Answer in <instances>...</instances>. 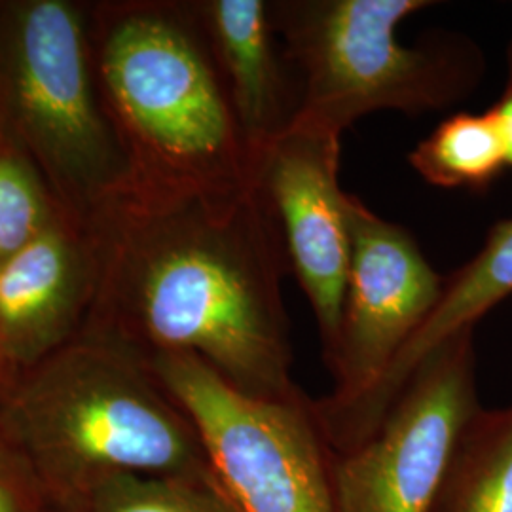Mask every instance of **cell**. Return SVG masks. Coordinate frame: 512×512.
Listing matches in <instances>:
<instances>
[{
    "instance_id": "cell-1",
    "label": "cell",
    "mask_w": 512,
    "mask_h": 512,
    "mask_svg": "<svg viewBox=\"0 0 512 512\" xmlns=\"http://www.w3.org/2000/svg\"><path fill=\"white\" fill-rule=\"evenodd\" d=\"M133 315L152 353H186L262 401H293L291 262L255 186L230 196L156 200L135 247Z\"/></svg>"
},
{
    "instance_id": "cell-2",
    "label": "cell",
    "mask_w": 512,
    "mask_h": 512,
    "mask_svg": "<svg viewBox=\"0 0 512 512\" xmlns=\"http://www.w3.org/2000/svg\"><path fill=\"white\" fill-rule=\"evenodd\" d=\"M0 427L27 459L46 512L124 475L219 484L188 414L150 359L80 346L12 391Z\"/></svg>"
},
{
    "instance_id": "cell-3",
    "label": "cell",
    "mask_w": 512,
    "mask_h": 512,
    "mask_svg": "<svg viewBox=\"0 0 512 512\" xmlns=\"http://www.w3.org/2000/svg\"><path fill=\"white\" fill-rule=\"evenodd\" d=\"M429 0H275L270 18L298 80L300 126L342 135L378 110L420 116L475 92L484 55L475 40L437 33L399 40ZM294 124V126H296Z\"/></svg>"
},
{
    "instance_id": "cell-4",
    "label": "cell",
    "mask_w": 512,
    "mask_h": 512,
    "mask_svg": "<svg viewBox=\"0 0 512 512\" xmlns=\"http://www.w3.org/2000/svg\"><path fill=\"white\" fill-rule=\"evenodd\" d=\"M105 73L154 171V200L255 188V160L219 63L184 19L154 10L122 19Z\"/></svg>"
},
{
    "instance_id": "cell-5",
    "label": "cell",
    "mask_w": 512,
    "mask_h": 512,
    "mask_svg": "<svg viewBox=\"0 0 512 512\" xmlns=\"http://www.w3.org/2000/svg\"><path fill=\"white\" fill-rule=\"evenodd\" d=\"M148 359L194 423L236 511L334 512L332 448L306 391L293 401H262L194 355L150 353Z\"/></svg>"
},
{
    "instance_id": "cell-6",
    "label": "cell",
    "mask_w": 512,
    "mask_h": 512,
    "mask_svg": "<svg viewBox=\"0 0 512 512\" xmlns=\"http://www.w3.org/2000/svg\"><path fill=\"white\" fill-rule=\"evenodd\" d=\"M475 329L421 363L376 431L330 456L334 512H429L467 425L480 412Z\"/></svg>"
},
{
    "instance_id": "cell-7",
    "label": "cell",
    "mask_w": 512,
    "mask_h": 512,
    "mask_svg": "<svg viewBox=\"0 0 512 512\" xmlns=\"http://www.w3.org/2000/svg\"><path fill=\"white\" fill-rule=\"evenodd\" d=\"M348 287L338 348L327 368L334 380L315 408L334 412L363 397L420 330L439 302L444 277L414 236L346 196Z\"/></svg>"
},
{
    "instance_id": "cell-8",
    "label": "cell",
    "mask_w": 512,
    "mask_h": 512,
    "mask_svg": "<svg viewBox=\"0 0 512 512\" xmlns=\"http://www.w3.org/2000/svg\"><path fill=\"white\" fill-rule=\"evenodd\" d=\"M340 137L296 124L260 154L255 177L279 222L291 274L310 300L325 365L338 348L349 272Z\"/></svg>"
},
{
    "instance_id": "cell-9",
    "label": "cell",
    "mask_w": 512,
    "mask_h": 512,
    "mask_svg": "<svg viewBox=\"0 0 512 512\" xmlns=\"http://www.w3.org/2000/svg\"><path fill=\"white\" fill-rule=\"evenodd\" d=\"M16 97L25 126L63 169L88 175L105 162L80 23L59 0L23 8L16 37Z\"/></svg>"
},
{
    "instance_id": "cell-10",
    "label": "cell",
    "mask_w": 512,
    "mask_h": 512,
    "mask_svg": "<svg viewBox=\"0 0 512 512\" xmlns=\"http://www.w3.org/2000/svg\"><path fill=\"white\" fill-rule=\"evenodd\" d=\"M202 12L241 135L256 165L260 154L298 122V80L272 25L270 2L213 0Z\"/></svg>"
},
{
    "instance_id": "cell-11",
    "label": "cell",
    "mask_w": 512,
    "mask_h": 512,
    "mask_svg": "<svg viewBox=\"0 0 512 512\" xmlns=\"http://www.w3.org/2000/svg\"><path fill=\"white\" fill-rule=\"evenodd\" d=\"M73 296V251L55 228H46L0 262V357L31 363L52 348Z\"/></svg>"
},
{
    "instance_id": "cell-12",
    "label": "cell",
    "mask_w": 512,
    "mask_h": 512,
    "mask_svg": "<svg viewBox=\"0 0 512 512\" xmlns=\"http://www.w3.org/2000/svg\"><path fill=\"white\" fill-rule=\"evenodd\" d=\"M512 296V219L494 224L467 264L444 277L439 302L374 384V397L393 401L416 368L446 340L476 323Z\"/></svg>"
},
{
    "instance_id": "cell-13",
    "label": "cell",
    "mask_w": 512,
    "mask_h": 512,
    "mask_svg": "<svg viewBox=\"0 0 512 512\" xmlns=\"http://www.w3.org/2000/svg\"><path fill=\"white\" fill-rule=\"evenodd\" d=\"M429 512H512V404L480 408Z\"/></svg>"
},
{
    "instance_id": "cell-14",
    "label": "cell",
    "mask_w": 512,
    "mask_h": 512,
    "mask_svg": "<svg viewBox=\"0 0 512 512\" xmlns=\"http://www.w3.org/2000/svg\"><path fill=\"white\" fill-rule=\"evenodd\" d=\"M425 183L484 192L507 167V148L492 110L458 112L431 131L408 156Z\"/></svg>"
},
{
    "instance_id": "cell-15",
    "label": "cell",
    "mask_w": 512,
    "mask_h": 512,
    "mask_svg": "<svg viewBox=\"0 0 512 512\" xmlns=\"http://www.w3.org/2000/svg\"><path fill=\"white\" fill-rule=\"evenodd\" d=\"M48 512H238L219 484L173 476L124 475Z\"/></svg>"
},
{
    "instance_id": "cell-16",
    "label": "cell",
    "mask_w": 512,
    "mask_h": 512,
    "mask_svg": "<svg viewBox=\"0 0 512 512\" xmlns=\"http://www.w3.org/2000/svg\"><path fill=\"white\" fill-rule=\"evenodd\" d=\"M46 228V207L35 177L18 158L0 156V262Z\"/></svg>"
},
{
    "instance_id": "cell-17",
    "label": "cell",
    "mask_w": 512,
    "mask_h": 512,
    "mask_svg": "<svg viewBox=\"0 0 512 512\" xmlns=\"http://www.w3.org/2000/svg\"><path fill=\"white\" fill-rule=\"evenodd\" d=\"M0 512H46V501L27 459L0 427Z\"/></svg>"
},
{
    "instance_id": "cell-18",
    "label": "cell",
    "mask_w": 512,
    "mask_h": 512,
    "mask_svg": "<svg viewBox=\"0 0 512 512\" xmlns=\"http://www.w3.org/2000/svg\"><path fill=\"white\" fill-rule=\"evenodd\" d=\"M492 114L499 124L505 148H507V164L512 167V38L507 46V78L503 92L499 95L497 103L492 107Z\"/></svg>"
}]
</instances>
